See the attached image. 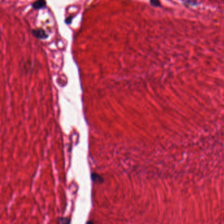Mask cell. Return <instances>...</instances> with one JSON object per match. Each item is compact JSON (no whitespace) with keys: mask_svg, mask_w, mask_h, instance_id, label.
Listing matches in <instances>:
<instances>
[{"mask_svg":"<svg viewBox=\"0 0 224 224\" xmlns=\"http://www.w3.org/2000/svg\"><path fill=\"white\" fill-rule=\"evenodd\" d=\"M46 2L45 1H37L32 4V7L35 9H38L42 8L45 5Z\"/></svg>","mask_w":224,"mask_h":224,"instance_id":"2","label":"cell"},{"mask_svg":"<svg viewBox=\"0 0 224 224\" xmlns=\"http://www.w3.org/2000/svg\"><path fill=\"white\" fill-rule=\"evenodd\" d=\"M87 224H94V223H93L92 222H88V223H87Z\"/></svg>","mask_w":224,"mask_h":224,"instance_id":"5","label":"cell"},{"mask_svg":"<svg viewBox=\"0 0 224 224\" xmlns=\"http://www.w3.org/2000/svg\"><path fill=\"white\" fill-rule=\"evenodd\" d=\"M60 224H70V220L68 218H62L61 220Z\"/></svg>","mask_w":224,"mask_h":224,"instance_id":"4","label":"cell"},{"mask_svg":"<svg viewBox=\"0 0 224 224\" xmlns=\"http://www.w3.org/2000/svg\"><path fill=\"white\" fill-rule=\"evenodd\" d=\"M32 34L35 37L40 39H45L48 37V34L45 33V32L41 28L34 29L32 30Z\"/></svg>","mask_w":224,"mask_h":224,"instance_id":"1","label":"cell"},{"mask_svg":"<svg viewBox=\"0 0 224 224\" xmlns=\"http://www.w3.org/2000/svg\"><path fill=\"white\" fill-rule=\"evenodd\" d=\"M92 179L95 182H101V177L99 176L97 174H92Z\"/></svg>","mask_w":224,"mask_h":224,"instance_id":"3","label":"cell"}]
</instances>
